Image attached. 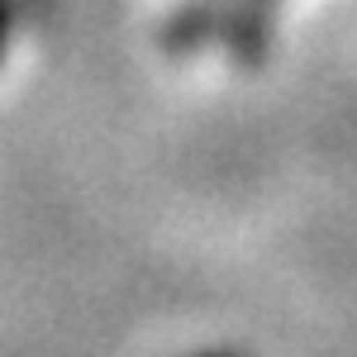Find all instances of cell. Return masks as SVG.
<instances>
[{"label":"cell","mask_w":357,"mask_h":357,"mask_svg":"<svg viewBox=\"0 0 357 357\" xmlns=\"http://www.w3.org/2000/svg\"><path fill=\"white\" fill-rule=\"evenodd\" d=\"M5 29H10V10H5V0H0V48H5Z\"/></svg>","instance_id":"cell-1"}]
</instances>
